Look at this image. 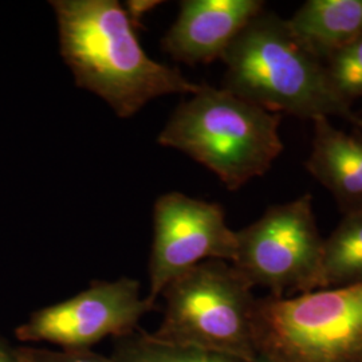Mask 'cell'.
I'll return each mask as SVG.
<instances>
[{
    "instance_id": "cell-11",
    "label": "cell",
    "mask_w": 362,
    "mask_h": 362,
    "mask_svg": "<svg viewBox=\"0 0 362 362\" xmlns=\"http://www.w3.org/2000/svg\"><path fill=\"white\" fill-rule=\"evenodd\" d=\"M298 43L325 64L362 35V0H309L290 19Z\"/></svg>"
},
{
    "instance_id": "cell-9",
    "label": "cell",
    "mask_w": 362,
    "mask_h": 362,
    "mask_svg": "<svg viewBox=\"0 0 362 362\" xmlns=\"http://www.w3.org/2000/svg\"><path fill=\"white\" fill-rule=\"evenodd\" d=\"M263 10L262 0H184L163 38V50L188 65L221 59L233 39Z\"/></svg>"
},
{
    "instance_id": "cell-2",
    "label": "cell",
    "mask_w": 362,
    "mask_h": 362,
    "mask_svg": "<svg viewBox=\"0 0 362 362\" xmlns=\"http://www.w3.org/2000/svg\"><path fill=\"white\" fill-rule=\"evenodd\" d=\"M221 61L224 88L272 113L314 119L342 117L360 127L351 104L333 89L325 65L306 52L284 18L264 10L247 25Z\"/></svg>"
},
{
    "instance_id": "cell-1",
    "label": "cell",
    "mask_w": 362,
    "mask_h": 362,
    "mask_svg": "<svg viewBox=\"0 0 362 362\" xmlns=\"http://www.w3.org/2000/svg\"><path fill=\"white\" fill-rule=\"evenodd\" d=\"M52 6L61 55L78 88L101 97L117 116L128 118L153 98L202 88L144 52L117 0H54Z\"/></svg>"
},
{
    "instance_id": "cell-8",
    "label": "cell",
    "mask_w": 362,
    "mask_h": 362,
    "mask_svg": "<svg viewBox=\"0 0 362 362\" xmlns=\"http://www.w3.org/2000/svg\"><path fill=\"white\" fill-rule=\"evenodd\" d=\"M236 231L216 203L180 192L160 196L153 209V245L149 260V294L156 299L181 274L206 260L233 262Z\"/></svg>"
},
{
    "instance_id": "cell-12",
    "label": "cell",
    "mask_w": 362,
    "mask_h": 362,
    "mask_svg": "<svg viewBox=\"0 0 362 362\" xmlns=\"http://www.w3.org/2000/svg\"><path fill=\"white\" fill-rule=\"evenodd\" d=\"M362 282V209L344 215L324 240L320 287L334 288Z\"/></svg>"
},
{
    "instance_id": "cell-4",
    "label": "cell",
    "mask_w": 362,
    "mask_h": 362,
    "mask_svg": "<svg viewBox=\"0 0 362 362\" xmlns=\"http://www.w3.org/2000/svg\"><path fill=\"white\" fill-rule=\"evenodd\" d=\"M161 296L164 315L152 334L157 339L245 362L257 358V298L252 286L230 262H202L173 279Z\"/></svg>"
},
{
    "instance_id": "cell-6",
    "label": "cell",
    "mask_w": 362,
    "mask_h": 362,
    "mask_svg": "<svg viewBox=\"0 0 362 362\" xmlns=\"http://www.w3.org/2000/svg\"><path fill=\"white\" fill-rule=\"evenodd\" d=\"M324 238L317 228L313 197L306 194L269 208L260 219L236 231L231 262L250 285L270 296L309 293L320 287Z\"/></svg>"
},
{
    "instance_id": "cell-5",
    "label": "cell",
    "mask_w": 362,
    "mask_h": 362,
    "mask_svg": "<svg viewBox=\"0 0 362 362\" xmlns=\"http://www.w3.org/2000/svg\"><path fill=\"white\" fill-rule=\"evenodd\" d=\"M254 345L269 362H362V282L259 298Z\"/></svg>"
},
{
    "instance_id": "cell-3",
    "label": "cell",
    "mask_w": 362,
    "mask_h": 362,
    "mask_svg": "<svg viewBox=\"0 0 362 362\" xmlns=\"http://www.w3.org/2000/svg\"><path fill=\"white\" fill-rule=\"evenodd\" d=\"M281 119L279 113L202 83L169 117L157 141L192 157L236 191L263 176L282 153Z\"/></svg>"
},
{
    "instance_id": "cell-19",
    "label": "cell",
    "mask_w": 362,
    "mask_h": 362,
    "mask_svg": "<svg viewBox=\"0 0 362 362\" xmlns=\"http://www.w3.org/2000/svg\"><path fill=\"white\" fill-rule=\"evenodd\" d=\"M360 127H361V128H362V118H361V121H360Z\"/></svg>"
},
{
    "instance_id": "cell-15",
    "label": "cell",
    "mask_w": 362,
    "mask_h": 362,
    "mask_svg": "<svg viewBox=\"0 0 362 362\" xmlns=\"http://www.w3.org/2000/svg\"><path fill=\"white\" fill-rule=\"evenodd\" d=\"M25 362H116L91 350L45 349V348H19Z\"/></svg>"
},
{
    "instance_id": "cell-10",
    "label": "cell",
    "mask_w": 362,
    "mask_h": 362,
    "mask_svg": "<svg viewBox=\"0 0 362 362\" xmlns=\"http://www.w3.org/2000/svg\"><path fill=\"white\" fill-rule=\"evenodd\" d=\"M314 137L305 167L334 196L342 214L362 209V139L337 129L329 118L313 119Z\"/></svg>"
},
{
    "instance_id": "cell-13",
    "label": "cell",
    "mask_w": 362,
    "mask_h": 362,
    "mask_svg": "<svg viewBox=\"0 0 362 362\" xmlns=\"http://www.w3.org/2000/svg\"><path fill=\"white\" fill-rule=\"evenodd\" d=\"M112 358L116 362H245L226 354L164 342L136 330L117 338Z\"/></svg>"
},
{
    "instance_id": "cell-16",
    "label": "cell",
    "mask_w": 362,
    "mask_h": 362,
    "mask_svg": "<svg viewBox=\"0 0 362 362\" xmlns=\"http://www.w3.org/2000/svg\"><path fill=\"white\" fill-rule=\"evenodd\" d=\"M157 4H160V1L155 0H132L127 3V13L134 28L140 26V19L144 13L155 8Z\"/></svg>"
},
{
    "instance_id": "cell-17",
    "label": "cell",
    "mask_w": 362,
    "mask_h": 362,
    "mask_svg": "<svg viewBox=\"0 0 362 362\" xmlns=\"http://www.w3.org/2000/svg\"><path fill=\"white\" fill-rule=\"evenodd\" d=\"M0 362H25L19 348H13V345L0 336Z\"/></svg>"
},
{
    "instance_id": "cell-7",
    "label": "cell",
    "mask_w": 362,
    "mask_h": 362,
    "mask_svg": "<svg viewBox=\"0 0 362 362\" xmlns=\"http://www.w3.org/2000/svg\"><path fill=\"white\" fill-rule=\"evenodd\" d=\"M155 305L141 297L140 282L122 276L93 282L86 290L55 305L34 311L15 329L23 342H45L58 349L90 350L107 337L133 333Z\"/></svg>"
},
{
    "instance_id": "cell-14",
    "label": "cell",
    "mask_w": 362,
    "mask_h": 362,
    "mask_svg": "<svg viewBox=\"0 0 362 362\" xmlns=\"http://www.w3.org/2000/svg\"><path fill=\"white\" fill-rule=\"evenodd\" d=\"M324 65L339 97L349 104L362 97V35L334 52Z\"/></svg>"
},
{
    "instance_id": "cell-18",
    "label": "cell",
    "mask_w": 362,
    "mask_h": 362,
    "mask_svg": "<svg viewBox=\"0 0 362 362\" xmlns=\"http://www.w3.org/2000/svg\"><path fill=\"white\" fill-rule=\"evenodd\" d=\"M251 362H269L266 358H263V357H260V356H257V358L254 360V361Z\"/></svg>"
}]
</instances>
